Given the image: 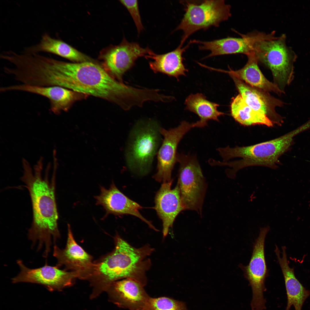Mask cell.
<instances>
[{
	"instance_id": "cell-1",
	"label": "cell",
	"mask_w": 310,
	"mask_h": 310,
	"mask_svg": "<svg viewBox=\"0 0 310 310\" xmlns=\"http://www.w3.org/2000/svg\"><path fill=\"white\" fill-rule=\"evenodd\" d=\"M52 75L53 86L104 99L124 110L136 106L141 98L139 88L117 81L96 62L69 63L56 59Z\"/></svg>"
},
{
	"instance_id": "cell-2",
	"label": "cell",
	"mask_w": 310,
	"mask_h": 310,
	"mask_svg": "<svg viewBox=\"0 0 310 310\" xmlns=\"http://www.w3.org/2000/svg\"><path fill=\"white\" fill-rule=\"evenodd\" d=\"M43 160L40 157L32 169L28 162L22 158L23 171L21 179L29 192L32 205V218L28 239L33 246L37 244L38 250L44 247V253L47 255L53 242L55 243L60 237L55 197L57 163H53L50 178L51 163H48L43 176Z\"/></svg>"
},
{
	"instance_id": "cell-3",
	"label": "cell",
	"mask_w": 310,
	"mask_h": 310,
	"mask_svg": "<svg viewBox=\"0 0 310 310\" xmlns=\"http://www.w3.org/2000/svg\"><path fill=\"white\" fill-rule=\"evenodd\" d=\"M115 247L110 253L94 263L93 274L88 280L93 287L91 294L95 298L106 291L113 282L124 279L146 284V273L151 263L147 257L154 251L149 244L135 248L117 234L114 237Z\"/></svg>"
},
{
	"instance_id": "cell-4",
	"label": "cell",
	"mask_w": 310,
	"mask_h": 310,
	"mask_svg": "<svg viewBox=\"0 0 310 310\" xmlns=\"http://www.w3.org/2000/svg\"><path fill=\"white\" fill-rule=\"evenodd\" d=\"M305 131L301 125L278 138L254 145L218 148L217 150L223 161L214 160V165L230 168L226 173L232 179L235 178L238 170L247 167L261 166L276 169L280 163L279 158L294 144L293 137Z\"/></svg>"
},
{
	"instance_id": "cell-5",
	"label": "cell",
	"mask_w": 310,
	"mask_h": 310,
	"mask_svg": "<svg viewBox=\"0 0 310 310\" xmlns=\"http://www.w3.org/2000/svg\"><path fill=\"white\" fill-rule=\"evenodd\" d=\"M272 31L256 40L253 52L258 62L268 67L272 73L275 83L284 94L286 87L294 78V64L296 56L286 43V36H275Z\"/></svg>"
},
{
	"instance_id": "cell-6",
	"label": "cell",
	"mask_w": 310,
	"mask_h": 310,
	"mask_svg": "<svg viewBox=\"0 0 310 310\" xmlns=\"http://www.w3.org/2000/svg\"><path fill=\"white\" fill-rule=\"evenodd\" d=\"M183 4L185 12L175 31L181 30L183 34L180 44L183 45L192 34L211 26L218 27L231 16V6L224 0H205L200 3L186 1Z\"/></svg>"
},
{
	"instance_id": "cell-7",
	"label": "cell",
	"mask_w": 310,
	"mask_h": 310,
	"mask_svg": "<svg viewBox=\"0 0 310 310\" xmlns=\"http://www.w3.org/2000/svg\"><path fill=\"white\" fill-rule=\"evenodd\" d=\"M133 131L127 149L129 168L141 175L148 173L160 141V129L153 120L140 121Z\"/></svg>"
},
{
	"instance_id": "cell-8",
	"label": "cell",
	"mask_w": 310,
	"mask_h": 310,
	"mask_svg": "<svg viewBox=\"0 0 310 310\" xmlns=\"http://www.w3.org/2000/svg\"><path fill=\"white\" fill-rule=\"evenodd\" d=\"M179 164L178 186L185 210H193L202 215L207 183L196 156L177 154Z\"/></svg>"
},
{
	"instance_id": "cell-9",
	"label": "cell",
	"mask_w": 310,
	"mask_h": 310,
	"mask_svg": "<svg viewBox=\"0 0 310 310\" xmlns=\"http://www.w3.org/2000/svg\"><path fill=\"white\" fill-rule=\"evenodd\" d=\"M270 230L268 225L260 228L259 236L253 245L248 264L246 266L241 264L239 265L251 288L252 310H264L266 308L263 293L266 290L265 282L268 275V271L265 258L264 244L266 236Z\"/></svg>"
},
{
	"instance_id": "cell-10",
	"label": "cell",
	"mask_w": 310,
	"mask_h": 310,
	"mask_svg": "<svg viewBox=\"0 0 310 310\" xmlns=\"http://www.w3.org/2000/svg\"><path fill=\"white\" fill-rule=\"evenodd\" d=\"M20 272L11 279L13 283L27 282L42 285L51 291L62 290L71 286L75 280L79 278L76 272L61 270L57 266L45 264L36 268H30L26 266L20 259L17 261Z\"/></svg>"
},
{
	"instance_id": "cell-11",
	"label": "cell",
	"mask_w": 310,
	"mask_h": 310,
	"mask_svg": "<svg viewBox=\"0 0 310 310\" xmlns=\"http://www.w3.org/2000/svg\"><path fill=\"white\" fill-rule=\"evenodd\" d=\"M193 127L194 123L183 121L177 127L168 130L160 128L164 138L158 154L157 172L153 176L156 181L163 183L173 181L171 174L177 162L178 146L183 136Z\"/></svg>"
},
{
	"instance_id": "cell-12",
	"label": "cell",
	"mask_w": 310,
	"mask_h": 310,
	"mask_svg": "<svg viewBox=\"0 0 310 310\" xmlns=\"http://www.w3.org/2000/svg\"><path fill=\"white\" fill-rule=\"evenodd\" d=\"M152 51L148 47L142 48L136 42H129L124 37L120 44L113 46L102 55L103 67L112 77L123 82V75L136 60Z\"/></svg>"
},
{
	"instance_id": "cell-13",
	"label": "cell",
	"mask_w": 310,
	"mask_h": 310,
	"mask_svg": "<svg viewBox=\"0 0 310 310\" xmlns=\"http://www.w3.org/2000/svg\"><path fill=\"white\" fill-rule=\"evenodd\" d=\"M0 91L2 93L23 92L43 96L49 100L50 110L56 115H59L62 111H67L75 102L88 96L60 86H41L20 84L1 87Z\"/></svg>"
},
{
	"instance_id": "cell-14",
	"label": "cell",
	"mask_w": 310,
	"mask_h": 310,
	"mask_svg": "<svg viewBox=\"0 0 310 310\" xmlns=\"http://www.w3.org/2000/svg\"><path fill=\"white\" fill-rule=\"evenodd\" d=\"M68 235L65 248L61 249L55 245L53 256L57 260L56 266L65 267V270L77 272L81 279L89 280L94 270L92 256L86 252L75 241L70 226L68 224Z\"/></svg>"
},
{
	"instance_id": "cell-15",
	"label": "cell",
	"mask_w": 310,
	"mask_h": 310,
	"mask_svg": "<svg viewBox=\"0 0 310 310\" xmlns=\"http://www.w3.org/2000/svg\"><path fill=\"white\" fill-rule=\"evenodd\" d=\"M230 76L239 94L248 105L266 115L274 125H282L284 118L276 112V108L283 106V102L272 96L268 92L252 86L234 76Z\"/></svg>"
},
{
	"instance_id": "cell-16",
	"label": "cell",
	"mask_w": 310,
	"mask_h": 310,
	"mask_svg": "<svg viewBox=\"0 0 310 310\" xmlns=\"http://www.w3.org/2000/svg\"><path fill=\"white\" fill-rule=\"evenodd\" d=\"M144 287L135 280L124 279L113 283L106 291L110 301L119 307L143 310L151 297Z\"/></svg>"
},
{
	"instance_id": "cell-17",
	"label": "cell",
	"mask_w": 310,
	"mask_h": 310,
	"mask_svg": "<svg viewBox=\"0 0 310 310\" xmlns=\"http://www.w3.org/2000/svg\"><path fill=\"white\" fill-rule=\"evenodd\" d=\"M100 193L94 196L97 205L101 206L106 211V217L109 214L116 215L129 214L139 218L150 227L158 231L151 222L144 218L140 212L142 206L125 195L113 182L109 188L100 186Z\"/></svg>"
},
{
	"instance_id": "cell-18",
	"label": "cell",
	"mask_w": 310,
	"mask_h": 310,
	"mask_svg": "<svg viewBox=\"0 0 310 310\" xmlns=\"http://www.w3.org/2000/svg\"><path fill=\"white\" fill-rule=\"evenodd\" d=\"M173 181L163 183L155 197V209L162 221L164 237L167 235L177 216L185 210L178 186L171 188Z\"/></svg>"
},
{
	"instance_id": "cell-19",
	"label": "cell",
	"mask_w": 310,
	"mask_h": 310,
	"mask_svg": "<svg viewBox=\"0 0 310 310\" xmlns=\"http://www.w3.org/2000/svg\"><path fill=\"white\" fill-rule=\"evenodd\" d=\"M241 38L228 37L211 41L191 40V43L198 44L200 50H208L210 53L204 59L225 55L243 54L246 55L253 52V44L257 38L254 32L244 34L238 33Z\"/></svg>"
},
{
	"instance_id": "cell-20",
	"label": "cell",
	"mask_w": 310,
	"mask_h": 310,
	"mask_svg": "<svg viewBox=\"0 0 310 310\" xmlns=\"http://www.w3.org/2000/svg\"><path fill=\"white\" fill-rule=\"evenodd\" d=\"M275 252L284 277L287 296L285 310L293 306L295 310H301L303 303L310 295V291L305 288L296 278L293 270L288 265L285 246L282 247V255L277 246Z\"/></svg>"
},
{
	"instance_id": "cell-21",
	"label": "cell",
	"mask_w": 310,
	"mask_h": 310,
	"mask_svg": "<svg viewBox=\"0 0 310 310\" xmlns=\"http://www.w3.org/2000/svg\"><path fill=\"white\" fill-rule=\"evenodd\" d=\"M191 44L189 42L184 47L180 44L174 50L162 54H157L152 51L144 57L152 59L149 64L154 73H161L178 80L179 76L185 75V72L188 71L183 63L182 55Z\"/></svg>"
},
{
	"instance_id": "cell-22",
	"label": "cell",
	"mask_w": 310,
	"mask_h": 310,
	"mask_svg": "<svg viewBox=\"0 0 310 310\" xmlns=\"http://www.w3.org/2000/svg\"><path fill=\"white\" fill-rule=\"evenodd\" d=\"M247 61L241 69L233 70L229 68L228 71L212 69L228 73L244 82L248 84L267 92H272L278 95L283 94L274 83L268 80L263 74L258 65V62L252 52L246 55Z\"/></svg>"
},
{
	"instance_id": "cell-23",
	"label": "cell",
	"mask_w": 310,
	"mask_h": 310,
	"mask_svg": "<svg viewBox=\"0 0 310 310\" xmlns=\"http://www.w3.org/2000/svg\"><path fill=\"white\" fill-rule=\"evenodd\" d=\"M24 51L32 53L43 52L51 53L74 63L95 62L62 40L52 37L47 33H45L42 35L38 43L25 48Z\"/></svg>"
},
{
	"instance_id": "cell-24",
	"label": "cell",
	"mask_w": 310,
	"mask_h": 310,
	"mask_svg": "<svg viewBox=\"0 0 310 310\" xmlns=\"http://www.w3.org/2000/svg\"><path fill=\"white\" fill-rule=\"evenodd\" d=\"M185 104L186 110L195 113L200 118L194 123V127H204L210 120L219 122V117L225 114L217 110L218 104L208 100L200 93L190 95L186 99Z\"/></svg>"
},
{
	"instance_id": "cell-25",
	"label": "cell",
	"mask_w": 310,
	"mask_h": 310,
	"mask_svg": "<svg viewBox=\"0 0 310 310\" xmlns=\"http://www.w3.org/2000/svg\"><path fill=\"white\" fill-rule=\"evenodd\" d=\"M230 108L232 116L243 125H263L272 127L274 125L266 115L254 110L248 105L239 94L232 98Z\"/></svg>"
},
{
	"instance_id": "cell-26",
	"label": "cell",
	"mask_w": 310,
	"mask_h": 310,
	"mask_svg": "<svg viewBox=\"0 0 310 310\" xmlns=\"http://www.w3.org/2000/svg\"><path fill=\"white\" fill-rule=\"evenodd\" d=\"M143 310H188L184 302L161 297H150Z\"/></svg>"
},
{
	"instance_id": "cell-27",
	"label": "cell",
	"mask_w": 310,
	"mask_h": 310,
	"mask_svg": "<svg viewBox=\"0 0 310 310\" xmlns=\"http://www.w3.org/2000/svg\"><path fill=\"white\" fill-rule=\"evenodd\" d=\"M119 1L126 7L130 13L139 34L143 30L144 28L141 21L137 1L120 0Z\"/></svg>"
}]
</instances>
